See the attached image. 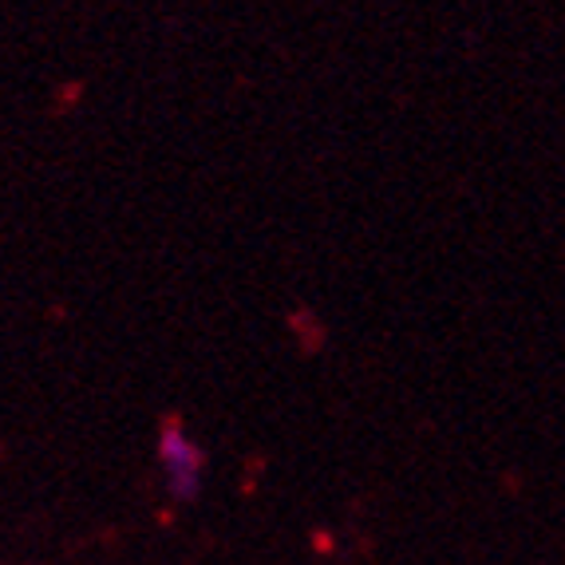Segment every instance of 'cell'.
<instances>
[{"label": "cell", "instance_id": "1", "mask_svg": "<svg viewBox=\"0 0 565 565\" xmlns=\"http://www.w3.org/2000/svg\"><path fill=\"white\" fill-rule=\"evenodd\" d=\"M159 475L174 502H194L206 482V451L186 427L167 424L159 435Z\"/></svg>", "mask_w": 565, "mask_h": 565}]
</instances>
